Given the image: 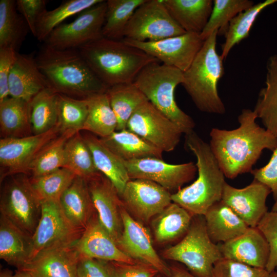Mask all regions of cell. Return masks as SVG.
Here are the masks:
<instances>
[{"instance_id": "6da1fadb", "label": "cell", "mask_w": 277, "mask_h": 277, "mask_svg": "<svg viewBox=\"0 0 277 277\" xmlns=\"http://www.w3.org/2000/svg\"><path fill=\"white\" fill-rule=\"evenodd\" d=\"M254 110L244 109L238 116V128L232 130L213 128L210 146L225 177L233 179L251 172L264 149L273 151L277 138L255 122Z\"/></svg>"}, {"instance_id": "7a4b0ae2", "label": "cell", "mask_w": 277, "mask_h": 277, "mask_svg": "<svg viewBox=\"0 0 277 277\" xmlns=\"http://www.w3.org/2000/svg\"><path fill=\"white\" fill-rule=\"evenodd\" d=\"M35 58L49 88L56 93L83 99L108 88L77 49L60 50L44 44Z\"/></svg>"}, {"instance_id": "3957f363", "label": "cell", "mask_w": 277, "mask_h": 277, "mask_svg": "<svg viewBox=\"0 0 277 277\" xmlns=\"http://www.w3.org/2000/svg\"><path fill=\"white\" fill-rule=\"evenodd\" d=\"M185 145L196 159L197 177L190 185L172 193V202L193 216L204 215L211 206L222 200L225 176L210 145L193 130L185 134Z\"/></svg>"}, {"instance_id": "277c9868", "label": "cell", "mask_w": 277, "mask_h": 277, "mask_svg": "<svg viewBox=\"0 0 277 277\" xmlns=\"http://www.w3.org/2000/svg\"><path fill=\"white\" fill-rule=\"evenodd\" d=\"M77 49L92 71L108 88L133 83L146 66L159 62L123 40L104 37Z\"/></svg>"}, {"instance_id": "5b68a950", "label": "cell", "mask_w": 277, "mask_h": 277, "mask_svg": "<svg viewBox=\"0 0 277 277\" xmlns=\"http://www.w3.org/2000/svg\"><path fill=\"white\" fill-rule=\"evenodd\" d=\"M218 30L207 38L190 67L184 72L182 85L201 111L223 114L226 109L217 91L219 80L224 74L223 59L216 50Z\"/></svg>"}, {"instance_id": "8992f818", "label": "cell", "mask_w": 277, "mask_h": 277, "mask_svg": "<svg viewBox=\"0 0 277 277\" xmlns=\"http://www.w3.org/2000/svg\"><path fill=\"white\" fill-rule=\"evenodd\" d=\"M160 63L146 66L133 83L156 109L178 125L183 133H188L193 131L195 123L179 107L174 98L175 88L184 82V72Z\"/></svg>"}, {"instance_id": "52a82bcc", "label": "cell", "mask_w": 277, "mask_h": 277, "mask_svg": "<svg viewBox=\"0 0 277 277\" xmlns=\"http://www.w3.org/2000/svg\"><path fill=\"white\" fill-rule=\"evenodd\" d=\"M162 255L165 259L183 264L197 277H213L214 264L223 258L219 245L208 234L204 215L193 216L186 234Z\"/></svg>"}, {"instance_id": "ba28073f", "label": "cell", "mask_w": 277, "mask_h": 277, "mask_svg": "<svg viewBox=\"0 0 277 277\" xmlns=\"http://www.w3.org/2000/svg\"><path fill=\"white\" fill-rule=\"evenodd\" d=\"M2 181L1 214L32 236L41 218L42 202L32 188L30 177L18 173Z\"/></svg>"}, {"instance_id": "9c48e42d", "label": "cell", "mask_w": 277, "mask_h": 277, "mask_svg": "<svg viewBox=\"0 0 277 277\" xmlns=\"http://www.w3.org/2000/svg\"><path fill=\"white\" fill-rule=\"evenodd\" d=\"M186 33L173 19L162 0H146L134 11L124 33V38L157 41Z\"/></svg>"}, {"instance_id": "30bf717a", "label": "cell", "mask_w": 277, "mask_h": 277, "mask_svg": "<svg viewBox=\"0 0 277 277\" xmlns=\"http://www.w3.org/2000/svg\"><path fill=\"white\" fill-rule=\"evenodd\" d=\"M106 1L82 11L73 22L56 27L45 44L56 49H78L103 37Z\"/></svg>"}, {"instance_id": "8fae6325", "label": "cell", "mask_w": 277, "mask_h": 277, "mask_svg": "<svg viewBox=\"0 0 277 277\" xmlns=\"http://www.w3.org/2000/svg\"><path fill=\"white\" fill-rule=\"evenodd\" d=\"M41 202V218L32 236L30 261L49 249L74 244L84 231L75 227L70 223L64 214L59 202L45 201Z\"/></svg>"}, {"instance_id": "7c38bea8", "label": "cell", "mask_w": 277, "mask_h": 277, "mask_svg": "<svg viewBox=\"0 0 277 277\" xmlns=\"http://www.w3.org/2000/svg\"><path fill=\"white\" fill-rule=\"evenodd\" d=\"M126 129L134 132L163 152L173 151L183 133L175 123L149 101L142 104L129 120Z\"/></svg>"}, {"instance_id": "4fadbf2b", "label": "cell", "mask_w": 277, "mask_h": 277, "mask_svg": "<svg viewBox=\"0 0 277 277\" xmlns=\"http://www.w3.org/2000/svg\"><path fill=\"white\" fill-rule=\"evenodd\" d=\"M122 40L163 64L175 67L183 72L190 67L204 42L200 34L191 32L157 41L140 42L127 38Z\"/></svg>"}, {"instance_id": "5bb4252c", "label": "cell", "mask_w": 277, "mask_h": 277, "mask_svg": "<svg viewBox=\"0 0 277 277\" xmlns=\"http://www.w3.org/2000/svg\"><path fill=\"white\" fill-rule=\"evenodd\" d=\"M130 180L154 182L173 193L194 177L197 167L193 162L169 164L157 157H148L125 161Z\"/></svg>"}, {"instance_id": "9a60e30c", "label": "cell", "mask_w": 277, "mask_h": 277, "mask_svg": "<svg viewBox=\"0 0 277 277\" xmlns=\"http://www.w3.org/2000/svg\"><path fill=\"white\" fill-rule=\"evenodd\" d=\"M60 133V129L57 125L49 131L39 134L1 138V181L13 174H28V168L38 153Z\"/></svg>"}, {"instance_id": "2e32d148", "label": "cell", "mask_w": 277, "mask_h": 277, "mask_svg": "<svg viewBox=\"0 0 277 277\" xmlns=\"http://www.w3.org/2000/svg\"><path fill=\"white\" fill-rule=\"evenodd\" d=\"M123 231L116 244L118 248L132 259L149 264L165 277L169 275V267L163 261L153 247L149 230L135 220L125 208L121 209Z\"/></svg>"}, {"instance_id": "e0dca14e", "label": "cell", "mask_w": 277, "mask_h": 277, "mask_svg": "<svg viewBox=\"0 0 277 277\" xmlns=\"http://www.w3.org/2000/svg\"><path fill=\"white\" fill-rule=\"evenodd\" d=\"M171 194L159 184L147 180H130L120 196L128 212L148 222L172 203Z\"/></svg>"}, {"instance_id": "ac0fdd59", "label": "cell", "mask_w": 277, "mask_h": 277, "mask_svg": "<svg viewBox=\"0 0 277 277\" xmlns=\"http://www.w3.org/2000/svg\"><path fill=\"white\" fill-rule=\"evenodd\" d=\"M86 181L99 221L116 243L123 231L122 199L111 181L101 172Z\"/></svg>"}, {"instance_id": "d6986e66", "label": "cell", "mask_w": 277, "mask_h": 277, "mask_svg": "<svg viewBox=\"0 0 277 277\" xmlns=\"http://www.w3.org/2000/svg\"><path fill=\"white\" fill-rule=\"evenodd\" d=\"M270 193L267 186L254 179L242 188H235L226 183L222 201L249 227H256L268 212L266 200Z\"/></svg>"}, {"instance_id": "ffe728a7", "label": "cell", "mask_w": 277, "mask_h": 277, "mask_svg": "<svg viewBox=\"0 0 277 277\" xmlns=\"http://www.w3.org/2000/svg\"><path fill=\"white\" fill-rule=\"evenodd\" d=\"M73 246L82 258L129 264L138 262L118 248L116 242L100 223L97 214Z\"/></svg>"}, {"instance_id": "44dd1931", "label": "cell", "mask_w": 277, "mask_h": 277, "mask_svg": "<svg viewBox=\"0 0 277 277\" xmlns=\"http://www.w3.org/2000/svg\"><path fill=\"white\" fill-rule=\"evenodd\" d=\"M218 245L224 258L265 268L269 254V246L256 227H249L242 234Z\"/></svg>"}, {"instance_id": "7402d4cb", "label": "cell", "mask_w": 277, "mask_h": 277, "mask_svg": "<svg viewBox=\"0 0 277 277\" xmlns=\"http://www.w3.org/2000/svg\"><path fill=\"white\" fill-rule=\"evenodd\" d=\"M73 245L46 250L21 269L29 271L34 277H77L80 256Z\"/></svg>"}, {"instance_id": "603a6c76", "label": "cell", "mask_w": 277, "mask_h": 277, "mask_svg": "<svg viewBox=\"0 0 277 277\" xmlns=\"http://www.w3.org/2000/svg\"><path fill=\"white\" fill-rule=\"evenodd\" d=\"M49 88L35 57L17 53L9 77L10 96L30 102L42 90Z\"/></svg>"}, {"instance_id": "cb8c5ba5", "label": "cell", "mask_w": 277, "mask_h": 277, "mask_svg": "<svg viewBox=\"0 0 277 277\" xmlns=\"http://www.w3.org/2000/svg\"><path fill=\"white\" fill-rule=\"evenodd\" d=\"M59 203L70 223L82 230L97 214L87 181L78 176L62 195Z\"/></svg>"}, {"instance_id": "d4e9b609", "label": "cell", "mask_w": 277, "mask_h": 277, "mask_svg": "<svg viewBox=\"0 0 277 277\" xmlns=\"http://www.w3.org/2000/svg\"><path fill=\"white\" fill-rule=\"evenodd\" d=\"M32 236L0 214V258L21 269L30 261Z\"/></svg>"}, {"instance_id": "484cf974", "label": "cell", "mask_w": 277, "mask_h": 277, "mask_svg": "<svg viewBox=\"0 0 277 277\" xmlns=\"http://www.w3.org/2000/svg\"><path fill=\"white\" fill-rule=\"evenodd\" d=\"M204 217L208 234L217 244L242 234L249 227L222 200L211 206Z\"/></svg>"}, {"instance_id": "4316f807", "label": "cell", "mask_w": 277, "mask_h": 277, "mask_svg": "<svg viewBox=\"0 0 277 277\" xmlns=\"http://www.w3.org/2000/svg\"><path fill=\"white\" fill-rule=\"evenodd\" d=\"M93 157L96 168L114 185L120 196L130 180L125 161L92 134L83 136Z\"/></svg>"}, {"instance_id": "83f0119b", "label": "cell", "mask_w": 277, "mask_h": 277, "mask_svg": "<svg viewBox=\"0 0 277 277\" xmlns=\"http://www.w3.org/2000/svg\"><path fill=\"white\" fill-rule=\"evenodd\" d=\"M169 14L186 32L201 34L209 19L212 0H162Z\"/></svg>"}, {"instance_id": "f1b7e54d", "label": "cell", "mask_w": 277, "mask_h": 277, "mask_svg": "<svg viewBox=\"0 0 277 277\" xmlns=\"http://www.w3.org/2000/svg\"><path fill=\"white\" fill-rule=\"evenodd\" d=\"M100 138L124 161L148 157L163 159L162 151L127 129L115 131L108 136Z\"/></svg>"}, {"instance_id": "f546056e", "label": "cell", "mask_w": 277, "mask_h": 277, "mask_svg": "<svg viewBox=\"0 0 277 277\" xmlns=\"http://www.w3.org/2000/svg\"><path fill=\"white\" fill-rule=\"evenodd\" d=\"M253 110L265 128L277 138V53L267 61L265 86Z\"/></svg>"}, {"instance_id": "4dcf8cb0", "label": "cell", "mask_w": 277, "mask_h": 277, "mask_svg": "<svg viewBox=\"0 0 277 277\" xmlns=\"http://www.w3.org/2000/svg\"><path fill=\"white\" fill-rule=\"evenodd\" d=\"M156 216L152 222L153 234L155 241L162 244L183 238L193 217L187 210L173 202Z\"/></svg>"}, {"instance_id": "1f68e13d", "label": "cell", "mask_w": 277, "mask_h": 277, "mask_svg": "<svg viewBox=\"0 0 277 277\" xmlns=\"http://www.w3.org/2000/svg\"><path fill=\"white\" fill-rule=\"evenodd\" d=\"M106 93L117 118L116 131L126 129L133 113L142 104L149 101L133 82L111 86Z\"/></svg>"}, {"instance_id": "d6a6232c", "label": "cell", "mask_w": 277, "mask_h": 277, "mask_svg": "<svg viewBox=\"0 0 277 277\" xmlns=\"http://www.w3.org/2000/svg\"><path fill=\"white\" fill-rule=\"evenodd\" d=\"M0 128L3 137L31 135L29 102L11 96L1 102Z\"/></svg>"}, {"instance_id": "836d02e7", "label": "cell", "mask_w": 277, "mask_h": 277, "mask_svg": "<svg viewBox=\"0 0 277 277\" xmlns=\"http://www.w3.org/2000/svg\"><path fill=\"white\" fill-rule=\"evenodd\" d=\"M88 115L82 130H86L100 138L116 130L117 120L106 92L97 93L86 98Z\"/></svg>"}, {"instance_id": "e575fe53", "label": "cell", "mask_w": 277, "mask_h": 277, "mask_svg": "<svg viewBox=\"0 0 277 277\" xmlns=\"http://www.w3.org/2000/svg\"><path fill=\"white\" fill-rule=\"evenodd\" d=\"M58 93L47 88L29 102V116L34 134L46 132L57 125Z\"/></svg>"}, {"instance_id": "d590c367", "label": "cell", "mask_w": 277, "mask_h": 277, "mask_svg": "<svg viewBox=\"0 0 277 277\" xmlns=\"http://www.w3.org/2000/svg\"><path fill=\"white\" fill-rule=\"evenodd\" d=\"M17 10L15 1H0V48L17 51L25 39L29 29Z\"/></svg>"}, {"instance_id": "8d00e7d4", "label": "cell", "mask_w": 277, "mask_h": 277, "mask_svg": "<svg viewBox=\"0 0 277 277\" xmlns=\"http://www.w3.org/2000/svg\"><path fill=\"white\" fill-rule=\"evenodd\" d=\"M77 132L61 133L47 144L30 164L28 170L31 177L42 176L64 167L65 145L67 141Z\"/></svg>"}, {"instance_id": "74e56055", "label": "cell", "mask_w": 277, "mask_h": 277, "mask_svg": "<svg viewBox=\"0 0 277 277\" xmlns=\"http://www.w3.org/2000/svg\"><path fill=\"white\" fill-rule=\"evenodd\" d=\"M277 3V0H266L254 4L240 12L229 23L224 35L225 40L222 45V56L225 60L231 49L243 39L247 38L252 26L259 14L266 7Z\"/></svg>"}, {"instance_id": "f35d334b", "label": "cell", "mask_w": 277, "mask_h": 277, "mask_svg": "<svg viewBox=\"0 0 277 277\" xmlns=\"http://www.w3.org/2000/svg\"><path fill=\"white\" fill-rule=\"evenodd\" d=\"M146 0H108L102 34L104 37L122 40L126 27L135 10Z\"/></svg>"}, {"instance_id": "ab89813d", "label": "cell", "mask_w": 277, "mask_h": 277, "mask_svg": "<svg viewBox=\"0 0 277 277\" xmlns=\"http://www.w3.org/2000/svg\"><path fill=\"white\" fill-rule=\"evenodd\" d=\"M64 167L86 180L100 173L95 167L91 151L80 132L71 136L66 144Z\"/></svg>"}, {"instance_id": "60d3db41", "label": "cell", "mask_w": 277, "mask_h": 277, "mask_svg": "<svg viewBox=\"0 0 277 277\" xmlns=\"http://www.w3.org/2000/svg\"><path fill=\"white\" fill-rule=\"evenodd\" d=\"M103 0H69L52 10H46L41 16L36 27V38L45 42L51 32L68 17L79 14Z\"/></svg>"}, {"instance_id": "b9f144b4", "label": "cell", "mask_w": 277, "mask_h": 277, "mask_svg": "<svg viewBox=\"0 0 277 277\" xmlns=\"http://www.w3.org/2000/svg\"><path fill=\"white\" fill-rule=\"evenodd\" d=\"M211 14L200 37L205 41L215 31L217 35H224L229 23L236 15L254 5L250 0H214Z\"/></svg>"}, {"instance_id": "7bdbcfd3", "label": "cell", "mask_w": 277, "mask_h": 277, "mask_svg": "<svg viewBox=\"0 0 277 277\" xmlns=\"http://www.w3.org/2000/svg\"><path fill=\"white\" fill-rule=\"evenodd\" d=\"M76 174L66 168L37 177H30L33 190L41 202H59L65 191L72 183Z\"/></svg>"}, {"instance_id": "ee69618b", "label": "cell", "mask_w": 277, "mask_h": 277, "mask_svg": "<svg viewBox=\"0 0 277 277\" xmlns=\"http://www.w3.org/2000/svg\"><path fill=\"white\" fill-rule=\"evenodd\" d=\"M88 115L86 98H78L58 93V125L61 133L82 130Z\"/></svg>"}, {"instance_id": "f6af8a7d", "label": "cell", "mask_w": 277, "mask_h": 277, "mask_svg": "<svg viewBox=\"0 0 277 277\" xmlns=\"http://www.w3.org/2000/svg\"><path fill=\"white\" fill-rule=\"evenodd\" d=\"M213 277H277V271L222 258L214 265Z\"/></svg>"}, {"instance_id": "bcb514c9", "label": "cell", "mask_w": 277, "mask_h": 277, "mask_svg": "<svg viewBox=\"0 0 277 277\" xmlns=\"http://www.w3.org/2000/svg\"><path fill=\"white\" fill-rule=\"evenodd\" d=\"M256 228L269 246V254L265 269L269 272L277 271V212H267Z\"/></svg>"}, {"instance_id": "7dc6e473", "label": "cell", "mask_w": 277, "mask_h": 277, "mask_svg": "<svg viewBox=\"0 0 277 277\" xmlns=\"http://www.w3.org/2000/svg\"><path fill=\"white\" fill-rule=\"evenodd\" d=\"M108 262L111 277H156L160 273L152 266L141 262L134 264Z\"/></svg>"}, {"instance_id": "c3c4849f", "label": "cell", "mask_w": 277, "mask_h": 277, "mask_svg": "<svg viewBox=\"0 0 277 277\" xmlns=\"http://www.w3.org/2000/svg\"><path fill=\"white\" fill-rule=\"evenodd\" d=\"M47 1L17 0L16 8L25 20L29 30L34 37L36 35V27L39 19L46 10Z\"/></svg>"}, {"instance_id": "681fc988", "label": "cell", "mask_w": 277, "mask_h": 277, "mask_svg": "<svg viewBox=\"0 0 277 277\" xmlns=\"http://www.w3.org/2000/svg\"><path fill=\"white\" fill-rule=\"evenodd\" d=\"M17 53L13 48H0V103L10 96L9 77Z\"/></svg>"}, {"instance_id": "f907efd6", "label": "cell", "mask_w": 277, "mask_h": 277, "mask_svg": "<svg viewBox=\"0 0 277 277\" xmlns=\"http://www.w3.org/2000/svg\"><path fill=\"white\" fill-rule=\"evenodd\" d=\"M250 172L254 180L270 189L275 200L277 197V147L273 151L269 161L265 166L252 170Z\"/></svg>"}, {"instance_id": "816d5d0a", "label": "cell", "mask_w": 277, "mask_h": 277, "mask_svg": "<svg viewBox=\"0 0 277 277\" xmlns=\"http://www.w3.org/2000/svg\"><path fill=\"white\" fill-rule=\"evenodd\" d=\"M77 277H111L108 261L80 257Z\"/></svg>"}, {"instance_id": "f5cc1de1", "label": "cell", "mask_w": 277, "mask_h": 277, "mask_svg": "<svg viewBox=\"0 0 277 277\" xmlns=\"http://www.w3.org/2000/svg\"><path fill=\"white\" fill-rule=\"evenodd\" d=\"M169 267L170 273L167 277H197L183 267L175 265Z\"/></svg>"}, {"instance_id": "db71d44e", "label": "cell", "mask_w": 277, "mask_h": 277, "mask_svg": "<svg viewBox=\"0 0 277 277\" xmlns=\"http://www.w3.org/2000/svg\"><path fill=\"white\" fill-rule=\"evenodd\" d=\"M0 277H34L29 271L24 269H17L15 273L5 269L2 270Z\"/></svg>"}, {"instance_id": "11a10c76", "label": "cell", "mask_w": 277, "mask_h": 277, "mask_svg": "<svg viewBox=\"0 0 277 277\" xmlns=\"http://www.w3.org/2000/svg\"><path fill=\"white\" fill-rule=\"evenodd\" d=\"M271 211L277 212V197L275 199V202L272 206Z\"/></svg>"}, {"instance_id": "9f6ffc18", "label": "cell", "mask_w": 277, "mask_h": 277, "mask_svg": "<svg viewBox=\"0 0 277 277\" xmlns=\"http://www.w3.org/2000/svg\"><path fill=\"white\" fill-rule=\"evenodd\" d=\"M156 277H163V275L159 273Z\"/></svg>"}, {"instance_id": "6f0895ef", "label": "cell", "mask_w": 277, "mask_h": 277, "mask_svg": "<svg viewBox=\"0 0 277 277\" xmlns=\"http://www.w3.org/2000/svg\"><path fill=\"white\" fill-rule=\"evenodd\" d=\"M276 25H277V22H276Z\"/></svg>"}]
</instances>
